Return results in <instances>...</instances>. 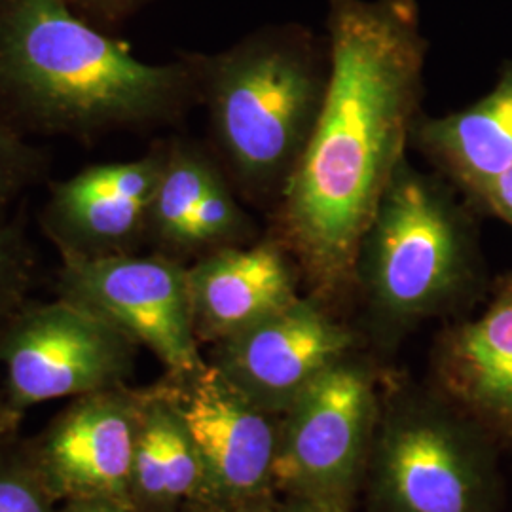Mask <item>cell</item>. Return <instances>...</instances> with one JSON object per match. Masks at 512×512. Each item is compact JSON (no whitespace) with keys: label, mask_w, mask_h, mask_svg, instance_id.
Wrapping results in <instances>:
<instances>
[{"label":"cell","mask_w":512,"mask_h":512,"mask_svg":"<svg viewBox=\"0 0 512 512\" xmlns=\"http://www.w3.org/2000/svg\"><path fill=\"white\" fill-rule=\"evenodd\" d=\"M366 469L374 512H501V450L435 389L389 385Z\"/></svg>","instance_id":"cell-5"},{"label":"cell","mask_w":512,"mask_h":512,"mask_svg":"<svg viewBox=\"0 0 512 512\" xmlns=\"http://www.w3.org/2000/svg\"><path fill=\"white\" fill-rule=\"evenodd\" d=\"M0 512H57L29 442L0 435Z\"/></svg>","instance_id":"cell-17"},{"label":"cell","mask_w":512,"mask_h":512,"mask_svg":"<svg viewBox=\"0 0 512 512\" xmlns=\"http://www.w3.org/2000/svg\"><path fill=\"white\" fill-rule=\"evenodd\" d=\"M40 162L33 148L27 147L12 129L0 124V207L33 179Z\"/></svg>","instance_id":"cell-19"},{"label":"cell","mask_w":512,"mask_h":512,"mask_svg":"<svg viewBox=\"0 0 512 512\" xmlns=\"http://www.w3.org/2000/svg\"><path fill=\"white\" fill-rule=\"evenodd\" d=\"M458 196L408 156L385 186L359 243L353 279L376 348H397L425 321L463 313L490 289L478 211Z\"/></svg>","instance_id":"cell-3"},{"label":"cell","mask_w":512,"mask_h":512,"mask_svg":"<svg viewBox=\"0 0 512 512\" xmlns=\"http://www.w3.org/2000/svg\"><path fill=\"white\" fill-rule=\"evenodd\" d=\"M476 317L440 330L431 349V389L512 452V270L488 289Z\"/></svg>","instance_id":"cell-12"},{"label":"cell","mask_w":512,"mask_h":512,"mask_svg":"<svg viewBox=\"0 0 512 512\" xmlns=\"http://www.w3.org/2000/svg\"><path fill=\"white\" fill-rule=\"evenodd\" d=\"M167 148L126 164L93 165L55 184L44 226L61 256L122 255L148 234Z\"/></svg>","instance_id":"cell-13"},{"label":"cell","mask_w":512,"mask_h":512,"mask_svg":"<svg viewBox=\"0 0 512 512\" xmlns=\"http://www.w3.org/2000/svg\"><path fill=\"white\" fill-rule=\"evenodd\" d=\"M33 258L27 239L16 226L0 228V336L23 310L31 285Z\"/></svg>","instance_id":"cell-18"},{"label":"cell","mask_w":512,"mask_h":512,"mask_svg":"<svg viewBox=\"0 0 512 512\" xmlns=\"http://www.w3.org/2000/svg\"><path fill=\"white\" fill-rule=\"evenodd\" d=\"M329 86L308 147L274 207V236L306 294L353 296L355 258L420 118L427 40L418 0H329Z\"/></svg>","instance_id":"cell-1"},{"label":"cell","mask_w":512,"mask_h":512,"mask_svg":"<svg viewBox=\"0 0 512 512\" xmlns=\"http://www.w3.org/2000/svg\"><path fill=\"white\" fill-rule=\"evenodd\" d=\"M194 65H152L76 18L67 0H2L0 97L42 131L95 135L181 114Z\"/></svg>","instance_id":"cell-2"},{"label":"cell","mask_w":512,"mask_h":512,"mask_svg":"<svg viewBox=\"0 0 512 512\" xmlns=\"http://www.w3.org/2000/svg\"><path fill=\"white\" fill-rule=\"evenodd\" d=\"M380 382L374 363L355 349L298 395L279 425L277 494L351 509L380 420Z\"/></svg>","instance_id":"cell-6"},{"label":"cell","mask_w":512,"mask_h":512,"mask_svg":"<svg viewBox=\"0 0 512 512\" xmlns=\"http://www.w3.org/2000/svg\"><path fill=\"white\" fill-rule=\"evenodd\" d=\"M300 272L274 236L224 247L188 268L194 330L200 344H217L294 304Z\"/></svg>","instance_id":"cell-14"},{"label":"cell","mask_w":512,"mask_h":512,"mask_svg":"<svg viewBox=\"0 0 512 512\" xmlns=\"http://www.w3.org/2000/svg\"><path fill=\"white\" fill-rule=\"evenodd\" d=\"M59 296L128 332L167 374H190L207 363L194 330L188 268L175 256H63Z\"/></svg>","instance_id":"cell-8"},{"label":"cell","mask_w":512,"mask_h":512,"mask_svg":"<svg viewBox=\"0 0 512 512\" xmlns=\"http://www.w3.org/2000/svg\"><path fill=\"white\" fill-rule=\"evenodd\" d=\"M137 348L128 332L69 298L25 306L0 336L8 406L19 416L40 403L128 385Z\"/></svg>","instance_id":"cell-7"},{"label":"cell","mask_w":512,"mask_h":512,"mask_svg":"<svg viewBox=\"0 0 512 512\" xmlns=\"http://www.w3.org/2000/svg\"><path fill=\"white\" fill-rule=\"evenodd\" d=\"M361 338L311 296L213 344L211 365L262 410L283 416L308 385Z\"/></svg>","instance_id":"cell-10"},{"label":"cell","mask_w":512,"mask_h":512,"mask_svg":"<svg viewBox=\"0 0 512 512\" xmlns=\"http://www.w3.org/2000/svg\"><path fill=\"white\" fill-rule=\"evenodd\" d=\"M143 397L145 389L129 385L76 397L29 440L38 473L57 503L107 497L131 507Z\"/></svg>","instance_id":"cell-11"},{"label":"cell","mask_w":512,"mask_h":512,"mask_svg":"<svg viewBox=\"0 0 512 512\" xmlns=\"http://www.w3.org/2000/svg\"><path fill=\"white\" fill-rule=\"evenodd\" d=\"M275 503L272 505H245V507H215L202 512H274Z\"/></svg>","instance_id":"cell-25"},{"label":"cell","mask_w":512,"mask_h":512,"mask_svg":"<svg viewBox=\"0 0 512 512\" xmlns=\"http://www.w3.org/2000/svg\"><path fill=\"white\" fill-rule=\"evenodd\" d=\"M274 512H351V509L327 501L285 497L281 503H275Z\"/></svg>","instance_id":"cell-23"},{"label":"cell","mask_w":512,"mask_h":512,"mask_svg":"<svg viewBox=\"0 0 512 512\" xmlns=\"http://www.w3.org/2000/svg\"><path fill=\"white\" fill-rule=\"evenodd\" d=\"M57 512H135L122 501H114L107 497H86L63 501Z\"/></svg>","instance_id":"cell-21"},{"label":"cell","mask_w":512,"mask_h":512,"mask_svg":"<svg viewBox=\"0 0 512 512\" xmlns=\"http://www.w3.org/2000/svg\"><path fill=\"white\" fill-rule=\"evenodd\" d=\"M482 215L497 217L512 228V164L490 186L482 203Z\"/></svg>","instance_id":"cell-20"},{"label":"cell","mask_w":512,"mask_h":512,"mask_svg":"<svg viewBox=\"0 0 512 512\" xmlns=\"http://www.w3.org/2000/svg\"><path fill=\"white\" fill-rule=\"evenodd\" d=\"M410 145L482 213L490 186L512 164V61L503 63L494 90L471 107L439 118L420 114Z\"/></svg>","instance_id":"cell-15"},{"label":"cell","mask_w":512,"mask_h":512,"mask_svg":"<svg viewBox=\"0 0 512 512\" xmlns=\"http://www.w3.org/2000/svg\"><path fill=\"white\" fill-rule=\"evenodd\" d=\"M16 418H18V414L8 406L6 395L4 397L0 395V435H6L12 431Z\"/></svg>","instance_id":"cell-24"},{"label":"cell","mask_w":512,"mask_h":512,"mask_svg":"<svg viewBox=\"0 0 512 512\" xmlns=\"http://www.w3.org/2000/svg\"><path fill=\"white\" fill-rule=\"evenodd\" d=\"M213 135L241 192L277 205L308 147L329 86V48L272 27L194 65Z\"/></svg>","instance_id":"cell-4"},{"label":"cell","mask_w":512,"mask_h":512,"mask_svg":"<svg viewBox=\"0 0 512 512\" xmlns=\"http://www.w3.org/2000/svg\"><path fill=\"white\" fill-rule=\"evenodd\" d=\"M160 384L202 458L205 497L200 511L272 505L281 416L249 401L209 361L190 374H165Z\"/></svg>","instance_id":"cell-9"},{"label":"cell","mask_w":512,"mask_h":512,"mask_svg":"<svg viewBox=\"0 0 512 512\" xmlns=\"http://www.w3.org/2000/svg\"><path fill=\"white\" fill-rule=\"evenodd\" d=\"M219 175V167L200 148L186 143L167 147L164 173L150 209L148 234L169 251V256L184 255L192 219Z\"/></svg>","instance_id":"cell-16"},{"label":"cell","mask_w":512,"mask_h":512,"mask_svg":"<svg viewBox=\"0 0 512 512\" xmlns=\"http://www.w3.org/2000/svg\"><path fill=\"white\" fill-rule=\"evenodd\" d=\"M69 4H76L88 12L99 14V16H109L116 18L126 14L131 8H135L137 4H141L143 0H67Z\"/></svg>","instance_id":"cell-22"}]
</instances>
